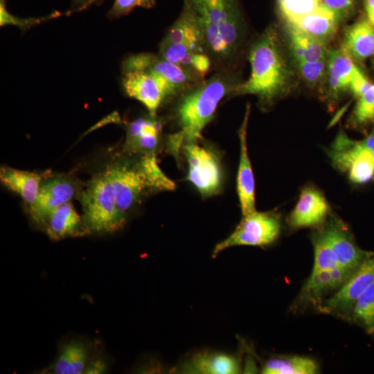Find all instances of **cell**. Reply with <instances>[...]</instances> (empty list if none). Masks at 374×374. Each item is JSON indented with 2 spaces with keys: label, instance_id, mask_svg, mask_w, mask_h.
<instances>
[{
  "label": "cell",
  "instance_id": "1",
  "mask_svg": "<svg viewBox=\"0 0 374 374\" xmlns=\"http://www.w3.org/2000/svg\"><path fill=\"white\" fill-rule=\"evenodd\" d=\"M240 82L232 70L218 69L178 96L175 116L179 130L168 138V148L175 157L184 144L202 139V132L213 118L220 103L232 96Z\"/></svg>",
  "mask_w": 374,
  "mask_h": 374
},
{
  "label": "cell",
  "instance_id": "2",
  "mask_svg": "<svg viewBox=\"0 0 374 374\" xmlns=\"http://www.w3.org/2000/svg\"><path fill=\"white\" fill-rule=\"evenodd\" d=\"M183 8L195 18L202 33L205 53L218 69L232 70L244 37L238 0H184Z\"/></svg>",
  "mask_w": 374,
  "mask_h": 374
},
{
  "label": "cell",
  "instance_id": "3",
  "mask_svg": "<svg viewBox=\"0 0 374 374\" xmlns=\"http://www.w3.org/2000/svg\"><path fill=\"white\" fill-rule=\"evenodd\" d=\"M277 27L267 28L252 43L248 52L249 78L241 82L232 96L252 94L270 105L293 86L294 75Z\"/></svg>",
  "mask_w": 374,
  "mask_h": 374
},
{
  "label": "cell",
  "instance_id": "4",
  "mask_svg": "<svg viewBox=\"0 0 374 374\" xmlns=\"http://www.w3.org/2000/svg\"><path fill=\"white\" fill-rule=\"evenodd\" d=\"M117 207L127 213L148 190H172L175 183L160 168L155 154L139 155L136 160L121 161L107 167Z\"/></svg>",
  "mask_w": 374,
  "mask_h": 374
},
{
  "label": "cell",
  "instance_id": "5",
  "mask_svg": "<svg viewBox=\"0 0 374 374\" xmlns=\"http://www.w3.org/2000/svg\"><path fill=\"white\" fill-rule=\"evenodd\" d=\"M82 219L89 233H112L123 227L126 218L119 212L107 169L94 175L78 195Z\"/></svg>",
  "mask_w": 374,
  "mask_h": 374
},
{
  "label": "cell",
  "instance_id": "6",
  "mask_svg": "<svg viewBox=\"0 0 374 374\" xmlns=\"http://www.w3.org/2000/svg\"><path fill=\"white\" fill-rule=\"evenodd\" d=\"M235 230L213 248L212 257L235 246L262 247L274 242L280 232L278 217L271 213L256 210L242 215Z\"/></svg>",
  "mask_w": 374,
  "mask_h": 374
},
{
  "label": "cell",
  "instance_id": "7",
  "mask_svg": "<svg viewBox=\"0 0 374 374\" xmlns=\"http://www.w3.org/2000/svg\"><path fill=\"white\" fill-rule=\"evenodd\" d=\"M188 170L187 180L204 197L218 193L222 183V171L218 155L198 143L183 145Z\"/></svg>",
  "mask_w": 374,
  "mask_h": 374
},
{
  "label": "cell",
  "instance_id": "8",
  "mask_svg": "<svg viewBox=\"0 0 374 374\" xmlns=\"http://www.w3.org/2000/svg\"><path fill=\"white\" fill-rule=\"evenodd\" d=\"M330 156L337 168L347 172L354 183H366L374 177V154L362 141H352L341 133Z\"/></svg>",
  "mask_w": 374,
  "mask_h": 374
},
{
  "label": "cell",
  "instance_id": "9",
  "mask_svg": "<svg viewBox=\"0 0 374 374\" xmlns=\"http://www.w3.org/2000/svg\"><path fill=\"white\" fill-rule=\"evenodd\" d=\"M80 192L77 183L70 177L48 175L41 183L36 200L29 205L32 219L45 225L55 208L71 202Z\"/></svg>",
  "mask_w": 374,
  "mask_h": 374
},
{
  "label": "cell",
  "instance_id": "10",
  "mask_svg": "<svg viewBox=\"0 0 374 374\" xmlns=\"http://www.w3.org/2000/svg\"><path fill=\"white\" fill-rule=\"evenodd\" d=\"M374 281V254L364 260L344 285L319 310L327 314L344 316L352 308L359 296Z\"/></svg>",
  "mask_w": 374,
  "mask_h": 374
},
{
  "label": "cell",
  "instance_id": "11",
  "mask_svg": "<svg viewBox=\"0 0 374 374\" xmlns=\"http://www.w3.org/2000/svg\"><path fill=\"white\" fill-rule=\"evenodd\" d=\"M123 86L125 93L141 102L152 116H156L160 106L170 100L163 82L149 71L124 73Z\"/></svg>",
  "mask_w": 374,
  "mask_h": 374
},
{
  "label": "cell",
  "instance_id": "12",
  "mask_svg": "<svg viewBox=\"0 0 374 374\" xmlns=\"http://www.w3.org/2000/svg\"><path fill=\"white\" fill-rule=\"evenodd\" d=\"M321 231L336 256L338 265L349 271L354 272L364 260L374 254L359 249L341 221L332 220Z\"/></svg>",
  "mask_w": 374,
  "mask_h": 374
},
{
  "label": "cell",
  "instance_id": "13",
  "mask_svg": "<svg viewBox=\"0 0 374 374\" xmlns=\"http://www.w3.org/2000/svg\"><path fill=\"white\" fill-rule=\"evenodd\" d=\"M176 371L187 374H235L241 372V364L234 355L204 350L188 357Z\"/></svg>",
  "mask_w": 374,
  "mask_h": 374
},
{
  "label": "cell",
  "instance_id": "14",
  "mask_svg": "<svg viewBox=\"0 0 374 374\" xmlns=\"http://www.w3.org/2000/svg\"><path fill=\"white\" fill-rule=\"evenodd\" d=\"M362 72L355 62L340 48L329 49L324 88L330 96L337 98L350 91L353 83Z\"/></svg>",
  "mask_w": 374,
  "mask_h": 374
},
{
  "label": "cell",
  "instance_id": "15",
  "mask_svg": "<svg viewBox=\"0 0 374 374\" xmlns=\"http://www.w3.org/2000/svg\"><path fill=\"white\" fill-rule=\"evenodd\" d=\"M163 123L150 115L130 123L126 127L124 150L129 154H155Z\"/></svg>",
  "mask_w": 374,
  "mask_h": 374
},
{
  "label": "cell",
  "instance_id": "16",
  "mask_svg": "<svg viewBox=\"0 0 374 374\" xmlns=\"http://www.w3.org/2000/svg\"><path fill=\"white\" fill-rule=\"evenodd\" d=\"M249 112L250 105L248 104L238 133L240 151L237 175V193L242 215L256 211L255 181L247 143V130Z\"/></svg>",
  "mask_w": 374,
  "mask_h": 374
},
{
  "label": "cell",
  "instance_id": "17",
  "mask_svg": "<svg viewBox=\"0 0 374 374\" xmlns=\"http://www.w3.org/2000/svg\"><path fill=\"white\" fill-rule=\"evenodd\" d=\"M329 211L328 202L318 190L304 188L289 217L292 227L299 229L315 226L321 223Z\"/></svg>",
  "mask_w": 374,
  "mask_h": 374
},
{
  "label": "cell",
  "instance_id": "18",
  "mask_svg": "<svg viewBox=\"0 0 374 374\" xmlns=\"http://www.w3.org/2000/svg\"><path fill=\"white\" fill-rule=\"evenodd\" d=\"M339 48L355 62L374 56V28L366 17L346 28Z\"/></svg>",
  "mask_w": 374,
  "mask_h": 374
},
{
  "label": "cell",
  "instance_id": "19",
  "mask_svg": "<svg viewBox=\"0 0 374 374\" xmlns=\"http://www.w3.org/2000/svg\"><path fill=\"white\" fill-rule=\"evenodd\" d=\"M353 273L339 266L330 270L312 271L301 290V298L319 306L326 294L339 290Z\"/></svg>",
  "mask_w": 374,
  "mask_h": 374
},
{
  "label": "cell",
  "instance_id": "20",
  "mask_svg": "<svg viewBox=\"0 0 374 374\" xmlns=\"http://www.w3.org/2000/svg\"><path fill=\"white\" fill-rule=\"evenodd\" d=\"M287 46L294 64L325 60L329 48L327 44L310 36L292 24L285 23Z\"/></svg>",
  "mask_w": 374,
  "mask_h": 374
},
{
  "label": "cell",
  "instance_id": "21",
  "mask_svg": "<svg viewBox=\"0 0 374 374\" xmlns=\"http://www.w3.org/2000/svg\"><path fill=\"white\" fill-rule=\"evenodd\" d=\"M158 55L204 79L213 65L210 57L184 44H161Z\"/></svg>",
  "mask_w": 374,
  "mask_h": 374
},
{
  "label": "cell",
  "instance_id": "22",
  "mask_svg": "<svg viewBox=\"0 0 374 374\" xmlns=\"http://www.w3.org/2000/svg\"><path fill=\"white\" fill-rule=\"evenodd\" d=\"M45 225L48 235L53 240L80 236L89 233L82 217L78 215L71 202L55 208Z\"/></svg>",
  "mask_w": 374,
  "mask_h": 374
},
{
  "label": "cell",
  "instance_id": "23",
  "mask_svg": "<svg viewBox=\"0 0 374 374\" xmlns=\"http://www.w3.org/2000/svg\"><path fill=\"white\" fill-rule=\"evenodd\" d=\"M149 71L166 84L172 98L178 96L188 87L203 80L181 66L154 55L148 68Z\"/></svg>",
  "mask_w": 374,
  "mask_h": 374
},
{
  "label": "cell",
  "instance_id": "24",
  "mask_svg": "<svg viewBox=\"0 0 374 374\" xmlns=\"http://www.w3.org/2000/svg\"><path fill=\"white\" fill-rule=\"evenodd\" d=\"M44 172H30L3 166L0 170L1 182L9 190L17 193L29 205L37 199Z\"/></svg>",
  "mask_w": 374,
  "mask_h": 374
},
{
  "label": "cell",
  "instance_id": "25",
  "mask_svg": "<svg viewBox=\"0 0 374 374\" xmlns=\"http://www.w3.org/2000/svg\"><path fill=\"white\" fill-rule=\"evenodd\" d=\"M341 21L333 12L320 6L314 12L290 24L327 44L335 35Z\"/></svg>",
  "mask_w": 374,
  "mask_h": 374
},
{
  "label": "cell",
  "instance_id": "26",
  "mask_svg": "<svg viewBox=\"0 0 374 374\" xmlns=\"http://www.w3.org/2000/svg\"><path fill=\"white\" fill-rule=\"evenodd\" d=\"M161 44H184L205 53L200 28L193 16L184 8L171 25Z\"/></svg>",
  "mask_w": 374,
  "mask_h": 374
},
{
  "label": "cell",
  "instance_id": "27",
  "mask_svg": "<svg viewBox=\"0 0 374 374\" xmlns=\"http://www.w3.org/2000/svg\"><path fill=\"white\" fill-rule=\"evenodd\" d=\"M89 348L81 341L71 340L64 344L53 366L56 374L84 373L89 364Z\"/></svg>",
  "mask_w": 374,
  "mask_h": 374
},
{
  "label": "cell",
  "instance_id": "28",
  "mask_svg": "<svg viewBox=\"0 0 374 374\" xmlns=\"http://www.w3.org/2000/svg\"><path fill=\"white\" fill-rule=\"evenodd\" d=\"M318 371L317 362L307 357H275L264 362L261 373L264 374H314Z\"/></svg>",
  "mask_w": 374,
  "mask_h": 374
},
{
  "label": "cell",
  "instance_id": "29",
  "mask_svg": "<svg viewBox=\"0 0 374 374\" xmlns=\"http://www.w3.org/2000/svg\"><path fill=\"white\" fill-rule=\"evenodd\" d=\"M351 311L353 319L359 321L368 334H373L374 281L357 299Z\"/></svg>",
  "mask_w": 374,
  "mask_h": 374
},
{
  "label": "cell",
  "instance_id": "30",
  "mask_svg": "<svg viewBox=\"0 0 374 374\" xmlns=\"http://www.w3.org/2000/svg\"><path fill=\"white\" fill-rule=\"evenodd\" d=\"M278 10L285 23L293 24L316 10L319 0H277Z\"/></svg>",
  "mask_w": 374,
  "mask_h": 374
},
{
  "label": "cell",
  "instance_id": "31",
  "mask_svg": "<svg viewBox=\"0 0 374 374\" xmlns=\"http://www.w3.org/2000/svg\"><path fill=\"white\" fill-rule=\"evenodd\" d=\"M314 261L312 271L330 270L339 266L336 256L322 231L313 236Z\"/></svg>",
  "mask_w": 374,
  "mask_h": 374
},
{
  "label": "cell",
  "instance_id": "32",
  "mask_svg": "<svg viewBox=\"0 0 374 374\" xmlns=\"http://www.w3.org/2000/svg\"><path fill=\"white\" fill-rule=\"evenodd\" d=\"M300 78L309 87L324 88L327 58L316 62H299L294 64Z\"/></svg>",
  "mask_w": 374,
  "mask_h": 374
},
{
  "label": "cell",
  "instance_id": "33",
  "mask_svg": "<svg viewBox=\"0 0 374 374\" xmlns=\"http://www.w3.org/2000/svg\"><path fill=\"white\" fill-rule=\"evenodd\" d=\"M353 113V121L358 125L374 121V84H370L357 96Z\"/></svg>",
  "mask_w": 374,
  "mask_h": 374
},
{
  "label": "cell",
  "instance_id": "34",
  "mask_svg": "<svg viewBox=\"0 0 374 374\" xmlns=\"http://www.w3.org/2000/svg\"><path fill=\"white\" fill-rule=\"evenodd\" d=\"M321 6L333 12L341 20L354 10L357 0H319Z\"/></svg>",
  "mask_w": 374,
  "mask_h": 374
},
{
  "label": "cell",
  "instance_id": "35",
  "mask_svg": "<svg viewBox=\"0 0 374 374\" xmlns=\"http://www.w3.org/2000/svg\"><path fill=\"white\" fill-rule=\"evenodd\" d=\"M136 6L148 8L145 0H115L109 16L114 18L127 15Z\"/></svg>",
  "mask_w": 374,
  "mask_h": 374
},
{
  "label": "cell",
  "instance_id": "36",
  "mask_svg": "<svg viewBox=\"0 0 374 374\" xmlns=\"http://www.w3.org/2000/svg\"><path fill=\"white\" fill-rule=\"evenodd\" d=\"M107 371V365L102 359H96L89 362L84 373L87 374H100Z\"/></svg>",
  "mask_w": 374,
  "mask_h": 374
},
{
  "label": "cell",
  "instance_id": "37",
  "mask_svg": "<svg viewBox=\"0 0 374 374\" xmlns=\"http://www.w3.org/2000/svg\"><path fill=\"white\" fill-rule=\"evenodd\" d=\"M366 17L374 28V0H363Z\"/></svg>",
  "mask_w": 374,
  "mask_h": 374
},
{
  "label": "cell",
  "instance_id": "38",
  "mask_svg": "<svg viewBox=\"0 0 374 374\" xmlns=\"http://www.w3.org/2000/svg\"><path fill=\"white\" fill-rule=\"evenodd\" d=\"M96 0H72L73 6L76 10H80L87 8Z\"/></svg>",
  "mask_w": 374,
  "mask_h": 374
},
{
  "label": "cell",
  "instance_id": "39",
  "mask_svg": "<svg viewBox=\"0 0 374 374\" xmlns=\"http://www.w3.org/2000/svg\"><path fill=\"white\" fill-rule=\"evenodd\" d=\"M362 141L374 154V130Z\"/></svg>",
  "mask_w": 374,
  "mask_h": 374
},
{
  "label": "cell",
  "instance_id": "40",
  "mask_svg": "<svg viewBox=\"0 0 374 374\" xmlns=\"http://www.w3.org/2000/svg\"><path fill=\"white\" fill-rule=\"evenodd\" d=\"M147 3L148 7L150 8L153 6L154 0H145Z\"/></svg>",
  "mask_w": 374,
  "mask_h": 374
},
{
  "label": "cell",
  "instance_id": "41",
  "mask_svg": "<svg viewBox=\"0 0 374 374\" xmlns=\"http://www.w3.org/2000/svg\"><path fill=\"white\" fill-rule=\"evenodd\" d=\"M373 65H374V60H373Z\"/></svg>",
  "mask_w": 374,
  "mask_h": 374
}]
</instances>
